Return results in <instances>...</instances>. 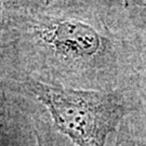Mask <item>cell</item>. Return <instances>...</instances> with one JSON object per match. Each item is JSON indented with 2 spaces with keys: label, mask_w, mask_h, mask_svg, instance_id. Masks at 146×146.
Masks as SVG:
<instances>
[{
  "label": "cell",
  "mask_w": 146,
  "mask_h": 146,
  "mask_svg": "<svg viewBox=\"0 0 146 146\" xmlns=\"http://www.w3.org/2000/svg\"><path fill=\"white\" fill-rule=\"evenodd\" d=\"M12 15L13 12L9 5V0H0V34L7 29Z\"/></svg>",
  "instance_id": "obj_5"
},
{
  "label": "cell",
  "mask_w": 146,
  "mask_h": 146,
  "mask_svg": "<svg viewBox=\"0 0 146 146\" xmlns=\"http://www.w3.org/2000/svg\"><path fill=\"white\" fill-rule=\"evenodd\" d=\"M117 146H131V145L128 142H120V143L118 142V143H117Z\"/></svg>",
  "instance_id": "obj_6"
},
{
  "label": "cell",
  "mask_w": 146,
  "mask_h": 146,
  "mask_svg": "<svg viewBox=\"0 0 146 146\" xmlns=\"http://www.w3.org/2000/svg\"><path fill=\"white\" fill-rule=\"evenodd\" d=\"M35 135L37 142L36 146H55L52 135L47 129V125L40 120H38L35 125Z\"/></svg>",
  "instance_id": "obj_4"
},
{
  "label": "cell",
  "mask_w": 146,
  "mask_h": 146,
  "mask_svg": "<svg viewBox=\"0 0 146 146\" xmlns=\"http://www.w3.org/2000/svg\"><path fill=\"white\" fill-rule=\"evenodd\" d=\"M91 0H9L14 13H70Z\"/></svg>",
  "instance_id": "obj_3"
},
{
  "label": "cell",
  "mask_w": 146,
  "mask_h": 146,
  "mask_svg": "<svg viewBox=\"0 0 146 146\" xmlns=\"http://www.w3.org/2000/svg\"><path fill=\"white\" fill-rule=\"evenodd\" d=\"M25 75L17 63L13 47L0 34V146L10 144L24 132V99L28 94L23 87Z\"/></svg>",
  "instance_id": "obj_2"
},
{
  "label": "cell",
  "mask_w": 146,
  "mask_h": 146,
  "mask_svg": "<svg viewBox=\"0 0 146 146\" xmlns=\"http://www.w3.org/2000/svg\"><path fill=\"white\" fill-rule=\"evenodd\" d=\"M23 87L44 106L60 132L77 146H105L107 136L125 115L118 94L68 88L26 77Z\"/></svg>",
  "instance_id": "obj_1"
}]
</instances>
